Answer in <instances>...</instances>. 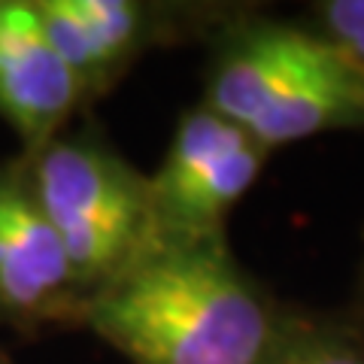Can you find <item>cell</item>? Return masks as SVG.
<instances>
[{
	"label": "cell",
	"instance_id": "cell-2",
	"mask_svg": "<svg viewBox=\"0 0 364 364\" xmlns=\"http://www.w3.org/2000/svg\"><path fill=\"white\" fill-rule=\"evenodd\" d=\"M203 100L267 152L364 128V76L304 21L243 6L213 33Z\"/></svg>",
	"mask_w": 364,
	"mask_h": 364
},
{
	"label": "cell",
	"instance_id": "cell-12",
	"mask_svg": "<svg viewBox=\"0 0 364 364\" xmlns=\"http://www.w3.org/2000/svg\"><path fill=\"white\" fill-rule=\"evenodd\" d=\"M361 294H364V267H361ZM364 304V301H361Z\"/></svg>",
	"mask_w": 364,
	"mask_h": 364
},
{
	"label": "cell",
	"instance_id": "cell-6",
	"mask_svg": "<svg viewBox=\"0 0 364 364\" xmlns=\"http://www.w3.org/2000/svg\"><path fill=\"white\" fill-rule=\"evenodd\" d=\"M88 291L43 213L25 158L0 161V322L21 334L82 328Z\"/></svg>",
	"mask_w": 364,
	"mask_h": 364
},
{
	"label": "cell",
	"instance_id": "cell-1",
	"mask_svg": "<svg viewBox=\"0 0 364 364\" xmlns=\"http://www.w3.org/2000/svg\"><path fill=\"white\" fill-rule=\"evenodd\" d=\"M289 306L222 240H155L85 304L82 328L131 364H264Z\"/></svg>",
	"mask_w": 364,
	"mask_h": 364
},
{
	"label": "cell",
	"instance_id": "cell-9",
	"mask_svg": "<svg viewBox=\"0 0 364 364\" xmlns=\"http://www.w3.org/2000/svg\"><path fill=\"white\" fill-rule=\"evenodd\" d=\"M304 25L331 43L364 76V0H322L313 4Z\"/></svg>",
	"mask_w": 364,
	"mask_h": 364
},
{
	"label": "cell",
	"instance_id": "cell-4",
	"mask_svg": "<svg viewBox=\"0 0 364 364\" xmlns=\"http://www.w3.org/2000/svg\"><path fill=\"white\" fill-rule=\"evenodd\" d=\"M267 149L207 104L188 107L149 176L158 240H222L231 210L255 186Z\"/></svg>",
	"mask_w": 364,
	"mask_h": 364
},
{
	"label": "cell",
	"instance_id": "cell-7",
	"mask_svg": "<svg viewBox=\"0 0 364 364\" xmlns=\"http://www.w3.org/2000/svg\"><path fill=\"white\" fill-rule=\"evenodd\" d=\"M82 107V88L33 0H0V119L16 131L21 152H37L67 131Z\"/></svg>",
	"mask_w": 364,
	"mask_h": 364
},
{
	"label": "cell",
	"instance_id": "cell-10",
	"mask_svg": "<svg viewBox=\"0 0 364 364\" xmlns=\"http://www.w3.org/2000/svg\"><path fill=\"white\" fill-rule=\"evenodd\" d=\"M352 318H355V325L361 328V334H364V304L358 306V313H355V316H352Z\"/></svg>",
	"mask_w": 364,
	"mask_h": 364
},
{
	"label": "cell",
	"instance_id": "cell-11",
	"mask_svg": "<svg viewBox=\"0 0 364 364\" xmlns=\"http://www.w3.org/2000/svg\"><path fill=\"white\" fill-rule=\"evenodd\" d=\"M0 364H13V361H9V355H6L4 349H0Z\"/></svg>",
	"mask_w": 364,
	"mask_h": 364
},
{
	"label": "cell",
	"instance_id": "cell-8",
	"mask_svg": "<svg viewBox=\"0 0 364 364\" xmlns=\"http://www.w3.org/2000/svg\"><path fill=\"white\" fill-rule=\"evenodd\" d=\"M264 364H364V334L355 318L313 316L289 306Z\"/></svg>",
	"mask_w": 364,
	"mask_h": 364
},
{
	"label": "cell",
	"instance_id": "cell-3",
	"mask_svg": "<svg viewBox=\"0 0 364 364\" xmlns=\"http://www.w3.org/2000/svg\"><path fill=\"white\" fill-rule=\"evenodd\" d=\"M18 155L88 298L158 240L149 176L104 131L67 128L37 152Z\"/></svg>",
	"mask_w": 364,
	"mask_h": 364
},
{
	"label": "cell",
	"instance_id": "cell-5",
	"mask_svg": "<svg viewBox=\"0 0 364 364\" xmlns=\"http://www.w3.org/2000/svg\"><path fill=\"white\" fill-rule=\"evenodd\" d=\"M49 40L76 76L85 104L112 91L146 52L213 37L243 6L158 0H33Z\"/></svg>",
	"mask_w": 364,
	"mask_h": 364
}]
</instances>
